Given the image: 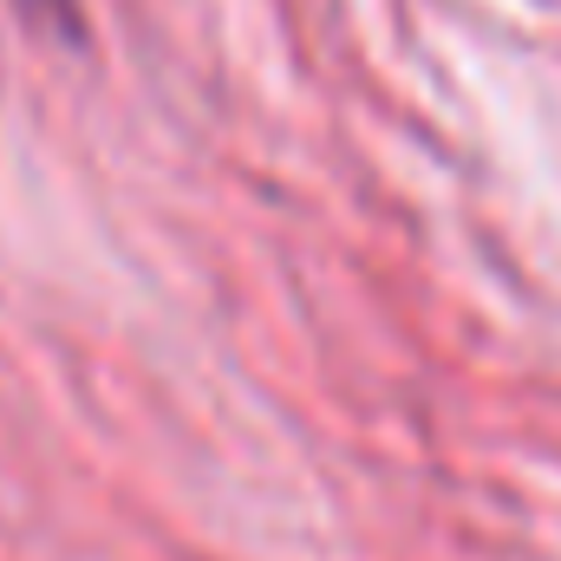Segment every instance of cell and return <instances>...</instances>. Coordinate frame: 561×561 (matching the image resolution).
Masks as SVG:
<instances>
[{
    "mask_svg": "<svg viewBox=\"0 0 561 561\" xmlns=\"http://www.w3.org/2000/svg\"><path fill=\"white\" fill-rule=\"evenodd\" d=\"M7 7L53 39H79V0H7Z\"/></svg>",
    "mask_w": 561,
    "mask_h": 561,
    "instance_id": "1",
    "label": "cell"
}]
</instances>
